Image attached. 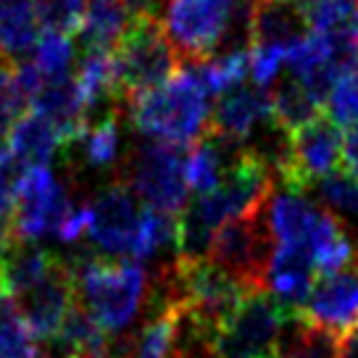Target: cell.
Instances as JSON below:
<instances>
[{
	"instance_id": "obj_1",
	"label": "cell",
	"mask_w": 358,
	"mask_h": 358,
	"mask_svg": "<svg viewBox=\"0 0 358 358\" xmlns=\"http://www.w3.org/2000/svg\"><path fill=\"white\" fill-rule=\"evenodd\" d=\"M211 92L190 64L124 106V116L145 140L179 150L192 148L211 132Z\"/></svg>"
},
{
	"instance_id": "obj_2",
	"label": "cell",
	"mask_w": 358,
	"mask_h": 358,
	"mask_svg": "<svg viewBox=\"0 0 358 358\" xmlns=\"http://www.w3.org/2000/svg\"><path fill=\"white\" fill-rule=\"evenodd\" d=\"M158 16L179 61L187 64L208 61L227 48L250 45V3L243 0H164Z\"/></svg>"
},
{
	"instance_id": "obj_3",
	"label": "cell",
	"mask_w": 358,
	"mask_h": 358,
	"mask_svg": "<svg viewBox=\"0 0 358 358\" xmlns=\"http://www.w3.org/2000/svg\"><path fill=\"white\" fill-rule=\"evenodd\" d=\"M66 266L77 287V301L108 335H119L132 324L148 295V274L143 264H111L85 250L71 258Z\"/></svg>"
},
{
	"instance_id": "obj_4",
	"label": "cell",
	"mask_w": 358,
	"mask_h": 358,
	"mask_svg": "<svg viewBox=\"0 0 358 358\" xmlns=\"http://www.w3.org/2000/svg\"><path fill=\"white\" fill-rule=\"evenodd\" d=\"M187 150L161 143H140L129 148L119 179L145 208L177 216L190 206V185L185 171Z\"/></svg>"
},
{
	"instance_id": "obj_5",
	"label": "cell",
	"mask_w": 358,
	"mask_h": 358,
	"mask_svg": "<svg viewBox=\"0 0 358 358\" xmlns=\"http://www.w3.org/2000/svg\"><path fill=\"white\" fill-rule=\"evenodd\" d=\"M290 311H285L264 290H248L237 311L213 340L216 358H280L285 327Z\"/></svg>"
},
{
	"instance_id": "obj_6",
	"label": "cell",
	"mask_w": 358,
	"mask_h": 358,
	"mask_svg": "<svg viewBox=\"0 0 358 358\" xmlns=\"http://www.w3.org/2000/svg\"><path fill=\"white\" fill-rule=\"evenodd\" d=\"M124 106L148 90H156L179 71V56L158 19H137L113 50Z\"/></svg>"
},
{
	"instance_id": "obj_7",
	"label": "cell",
	"mask_w": 358,
	"mask_h": 358,
	"mask_svg": "<svg viewBox=\"0 0 358 358\" xmlns=\"http://www.w3.org/2000/svg\"><path fill=\"white\" fill-rule=\"evenodd\" d=\"M74 206L77 201L71 187L50 166L24 169L11 219L13 240L34 245L45 237H58Z\"/></svg>"
},
{
	"instance_id": "obj_8",
	"label": "cell",
	"mask_w": 358,
	"mask_h": 358,
	"mask_svg": "<svg viewBox=\"0 0 358 358\" xmlns=\"http://www.w3.org/2000/svg\"><path fill=\"white\" fill-rule=\"evenodd\" d=\"M271 253H274V240L268 237L264 219L258 213L224 224L213 237L208 256L211 264L229 271L248 290H264V274Z\"/></svg>"
},
{
	"instance_id": "obj_9",
	"label": "cell",
	"mask_w": 358,
	"mask_h": 358,
	"mask_svg": "<svg viewBox=\"0 0 358 358\" xmlns=\"http://www.w3.org/2000/svg\"><path fill=\"white\" fill-rule=\"evenodd\" d=\"M87 213L90 243L101 253L132 258L143 208L122 179H111L108 185H103L87 201Z\"/></svg>"
},
{
	"instance_id": "obj_10",
	"label": "cell",
	"mask_w": 358,
	"mask_h": 358,
	"mask_svg": "<svg viewBox=\"0 0 358 358\" xmlns=\"http://www.w3.org/2000/svg\"><path fill=\"white\" fill-rule=\"evenodd\" d=\"M124 111H113L101 116L95 122H87L64 148L69 171L77 174H113L119 179V171L127 158L124 148Z\"/></svg>"
},
{
	"instance_id": "obj_11",
	"label": "cell",
	"mask_w": 358,
	"mask_h": 358,
	"mask_svg": "<svg viewBox=\"0 0 358 358\" xmlns=\"http://www.w3.org/2000/svg\"><path fill=\"white\" fill-rule=\"evenodd\" d=\"M343 132L327 116H316L306 127L290 134V169L285 174V185L308 190L313 182L337 171L343 158Z\"/></svg>"
},
{
	"instance_id": "obj_12",
	"label": "cell",
	"mask_w": 358,
	"mask_h": 358,
	"mask_svg": "<svg viewBox=\"0 0 358 358\" xmlns=\"http://www.w3.org/2000/svg\"><path fill=\"white\" fill-rule=\"evenodd\" d=\"M298 316L332 335L358 327V261L343 271L319 277Z\"/></svg>"
},
{
	"instance_id": "obj_13",
	"label": "cell",
	"mask_w": 358,
	"mask_h": 358,
	"mask_svg": "<svg viewBox=\"0 0 358 358\" xmlns=\"http://www.w3.org/2000/svg\"><path fill=\"white\" fill-rule=\"evenodd\" d=\"M271 122H274L271 90L245 82L219 95L211 113V132L224 137L232 145L245 148Z\"/></svg>"
},
{
	"instance_id": "obj_14",
	"label": "cell",
	"mask_w": 358,
	"mask_h": 358,
	"mask_svg": "<svg viewBox=\"0 0 358 358\" xmlns=\"http://www.w3.org/2000/svg\"><path fill=\"white\" fill-rule=\"evenodd\" d=\"M74 303H77V287H74L69 266L61 261L56 271L40 287H34L32 292H27L24 298L16 301V311L24 319V324L29 327L34 340L50 343L61 332Z\"/></svg>"
},
{
	"instance_id": "obj_15",
	"label": "cell",
	"mask_w": 358,
	"mask_h": 358,
	"mask_svg": "<svg viewBox=\"0 0 358 358\" xmlns=\"http://www.w3.org/2000/svg\"><path fill=\"white\" fill-rule=\"evenodd\" d=\"M319 271L308 250L298 245H274L264 274V290L280 303L285 311L298 313L306 306Z\"/></svg>"
},
{
	"instance_id": "obj_16",
	"label": "cell",
	"mask_w": 358,
	"mask_h": 358,
	"mask_svg": "<svg viewBox=\"0 0 358 358\" xmlns=\"http://www.w3.org/2000/svg\"><path fill=\"white\" fill-rule=\"evenodd\" d=\"M64 148H66V134L37 111L24 113L6 137L8 156L22 169L48 166L58 153H64Z\"/></svg>"
},
{
	"instance_id": "obj_17",
	"label": "cell",
	"mask_w": 358,
	"mask_h": 358,
	"mask_svg": "<svg viewBox=\"0 0 358 358\" xmlns=\"http://www.w3.org/2000/svg\"><path fill=\"white\" fill-rule=\"evenodd\" d=\"M308 34V24L303 16V6L280 3V0H253L248 16V37L250 45L282 48L290 53V48Z\"/></svg>"
},
{
	"instance_id": "obj_18",
	"label": "cell",
	"mask_w": 358,
	"mask_h": 358,
	"mask_svg": "<svg viewBox=\"0 0 358 358\" xmlns=\"http://www.w3.org/2000/svg\"><path fill=\"white\" fill-rule=\"evenodd\" d=\"M37 0H0V58L8 64H24L43 37Z\"/></svg>"
},
{
	"instance_id": "obj_19",
	"label": "cell",
	"mask_w": 358,
	"mask_h": 358,
	"mask_svg": "<svg viewBox=\"0 0 358 358\" xmlns=\"http://www.w3.org/2000/svg\"><path fill=\"white\" fill-rule=\"evenodd\" d=\"M240 150H243L240 145H232V143H227L224 137L213 132L206 134L201 143H195L187 150V158H185L190 192H195L201 198V195L219 190Z\"/></svg>"
},
{
	"instance_id": "obj_20",
	"label": "cell",
	"mask_w": 358,
	"mask_h": 358,
	"mask_svg": "<svg viewBox=\"0 0 358 358\" xmlns=\"http://www.w3.org/2000/svg\"><path fill=\"white\" fill-rule=\"evenodd\" d=\"M58 264H61V258L53 250L29 245V243H16L8 250V256L0 261V271H3L8 298H13V303H16L27 292L40 287L56 271Z\"/></svg>"
},
{
	"instance_id": "obj_21",
	"label": "cell",
	"mask_w": 358,
	"mask_h": 358,
	"mask_svg": "<svg viewBox=\"0 0 358 358\" xmlns=\"http://www.w3.org/2000/svg\"><path fill=\"white\" fill-rule=\"evenodd\" d=\"M132 22L134 19L127 13L122 0H90L77 34L85 43V50H111L113 53L124 34L129 32Z\"/></svg>"
},
{
	"instance_id": "obj_22",
	"label": "cell",
	"mask_w": 358,
	"mask_h": 358,
	"mask_svg": "<svg viewBox=\"0 0 358 358\" xmlns=\"http://www.w3.org/2000/svg\"><path fill=\"white\" fill-rule=\"evenodd\" d=\"M324 106L322 101L313 95L311 90L301 85L295 77L280 79L274 87H271V111H274V122L285 127L287 132H295L306 127L308 122H313L319 111Z\"/></svg>"
},
{
	"instance_id": "obj_23",
	"label": "cell",
	"mask_w": 358,
	"mask_h": 358,
	"mask_svg": "<svg viewBox=\"0 0 358 358\" xmlns=\"http://www.w3.org/2000/svg\"><path fill=\"white\" fill-rule=\"evenodd\" d=\"M27 64L40 74L43 82H58V79H69L71 66L77 64V45L66 32H53L45 29L43 37L34 45L32 56L27 58Z\"/></svg>"
},
{
	"instance_id": "obj_24",
	"label": "cell",
	"mask_w": 358,
	"mask_h": 358,
	"mask_svg": "<svg viewBox=\"0 0 358 358\" xmlns=\"http://www.w3.org/2000/svg\"><path fill=\"white\" fill-rule=\"evenodd\" d=\"M308 190L316 195L319 206L332 213L337 222L358 224V177L348 169H337L332 174L313 182Z\"/></svg>"
},
{
	"instance_id": "obj_25",
	"label": "cell",
	"mask_w": 358,
	"mask_h": 358,
	"mask_svg": "<svg viewBox=\"0 0 358 358\" xmlns=\"http://www.w3.org/2000/svg\"><path fill=\"white\" fill-rule=\"evenodd\" d=\"M337 353H340L337 335L303 322L298 313H290V322L282 337L280 358H337Z\"/></svg>"
},
{
	"instance_id": "obj_26",
	"label": "cell",
	"mask_w": 358,
	"mask_h": 358,
	"mask_svg": "<svg viewBox=\"0 0 358 358\" xmlns=\"http://www.w3.org/2000/svg\"><path fill=\"white\" fill-rule=\"evenodd\" d=\"M164 250H177V216L143 208L132 261L143 264L148 258H156Z\"/></svg>"
},
{
	"instance_id": "obj_27",
	"label": "cell",
	"mask_w": 358,
	"mask_h": 358,
	"mask_svg": "<svg viewBox=\"0 0 358 358\" xmlns=\"http://www.w3.org/2000/svg\"><path fill=\"white\" fill-rule=\"evenodd\" d=\"M177 308H156L153 319L134 335L132 358H174Z\"/></svg>"
},
{
	"instance_id": "obj_28",
	"label": "cell",
	"mask_w": 358,
	"mask_h": 358,
	"mask_svg": "<svg viewBox=\"0 0 358 358\" xmlns=\"http://www.w3.org/2000/svg\"><path fill=\"white\" fill-rule=\"evenodd\" d=\"M324 116L337 127L358 124V69H345L324 95Z\"/></svg>"
},
{
	"instance_id": "obj_29",
	"label": "cell",
	"mask_w": 358,
	"mask_h": 358,
	"mask_svg": "<svg viewBox=\"0 0 358 358\" xmlns=\"http://www.w3.org/2000/svg\"><path fill=\"white\" fill-rule=\"evenodd\" d=\"M0 358H45L29 327L16 311V303L0 313Z\"/></svg>"
},
{
	"instance_id": "obj_30",
	"label": "cell",
	"mask_w": 358,
	"mask_h": 358,
	"mask_svg": "<svg viewBox=\"0 0 358 358\" xmlns=\"http://www.w3.org/2000/svg\"><path fill=\"white\" fill-rule=\"evenodd\" d=\"M24 106L27 101L16 85V69L0 58V143L8 137L13 124L24 116Z\"/></svg>"
},
{
	"instance_id": "obj_31",
	"label": "cell",
	"mask_w": 358,
	"mask_h": 358,
	"mask_svg": "<svg viewBox=\"0 0 358 358\" xmlns=\"http://www.w3.org/2000/svg\"><path fill=\"white\" fill-rule=\"evenodd\" d=\"M87 3L90 0H37L43 27L53 32H77Z\"/></svg>"
},
{
	"instance_id": "obj_32",
	"label": "cell",
	"mask_w": 358,
	"mask_h": 358,
	"mask_svg": "<svg viewBox=\"0 0 358 358\" xmlns=\"http://www.w3.org/2000/svg\"><path fill=\"white\" fill-rule=\"evenodd\" d=\"M24 169L8 156L6 148H0V224H11L16 201H19V182Z\"/></svg>"
},
{
	"instance_id": "obj_33",
	"label": "cell",
	"mask_w": 358,
	"mask_h": 358,
	"mask_svg": "<svg viewBox=\"0 0 358 358\" xmlns=\"http://www.w3.org/2000/svg\"><path fill=\"white\" fill-rule=\"evenodd\" d=\"M122 3L134 22L137 19H156L161 13V6H164V0H122Z\"/></svg>"
},
{
	"instance_id": "obj_34",
	"label": "cell",
	"mask_w": 358,
	"mask_h": 358,
	"mask_svg": "<svg viewBox=\"0 0 358 358\" xmlns=\"http://www.w3.org/2000/svg\"><path fill=\"white\" fill-rule=\"evenodd\" d=\"M343 161H345L348 171L358 177V124L348 129L345 140H343Z\"/></svg>"
},
{
	"instance_id": "obj_35",
	"label": "cell",
	"mask_w": 358,
	"mask_h": 358,
	"mask_svg": "<svg viewBox=\"0 0 358 358\" xmlns=\"http://www.w3.org/2000/svg\"><path fill=\"white\" fill-rule=\"evenodd\" d=\"M337 358H358V327L348 329L345 335H343Z\"/></svg>"
},
{
	"instance_id": "obj_36",
	"label": "cell",
	"mask_w": 358,
	"mask_h": 358,
	"mask_svg": "<svg viewBox=\"0 0 358 358\" xmlns=\"http://www.w3.org/2000/svg\"><path fill=\"white\" fill-rule=\"evenodd\" d=\"M13 245H16V240L11 235V224H0V261L8 256Z\"/></svg>"
},
{
	"instance_id": "obj_37",
	"label": "cell",
	"mask_w": 358,
	"mask_h": 358,
	"mask_svg": "<svg viewBox=\"0 0 358 358\" xmlns=\"http://www.w3.org/2000/svg\"><path fill=\"white\" fill-rule=\"evenodd\" d=\"M11 306V301H8V290H6V282H3V271H0V313L6 311Z\"/></svg>"
},
{
	"instance_id": "obj_38",
	"label": "cell",
	"mask_w": 358,
	"mask_h": 358,
	"mask_svg": "<svg viewBox=\"0 0 358 358\" xmlns=\"http://www.w3.org/2000/svg\"><path fill=\"white\" fill-rule=\"evenodd\" d=\"M280 3H295V6H301V3H308V0H280Z\"/></svg>"
}]
</instances>
